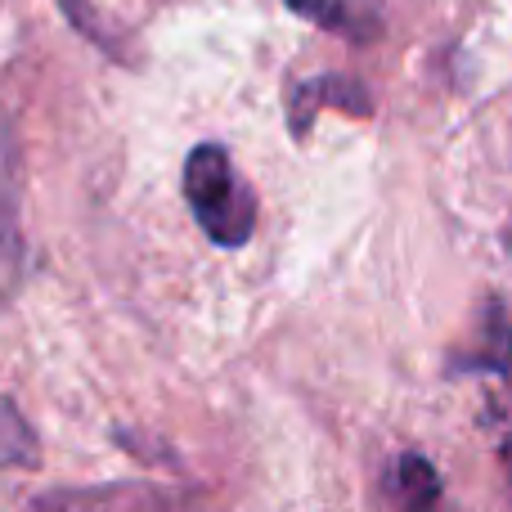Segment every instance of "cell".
<instances>
[{
  "mask_svg": "<svg viewBox=\"0 0 512 512\" xmlns=\"http://www.w3.org/2000/svg\"><path fill=\"white\" fill-rule=\"evenodd\" d=\"M185 198L216 248H243L256 230V194L225 144H198L185 158Z\"/></svg>",
  "mask_w": 512,
  "mask_h": 512,
  "instance_id": "cell-1",
  "label": "cell"
},
{
  "mask_svg": "<svg viewBox=\"0 0 512 512\" xmlns=\"http://www.w3.org/2000/svg\"><path fill=\"white\" fill-rule=\"evenodd\" d=\"M27 512H176V499L162 495L158 486L113 481V486L50 490V495H41Z\"/></svg>",
  "mask_w": 512,
  "mask_h": 512,
  "instance_id": "cell-2",
  "label": "cell"
},
{
  "mask_svg": "<svg viewBox=\"0 0 512 512\" xmlns=\"http://www.w3.org/2000/svg\"><path fill=\"white\" fill-rule=\"evenodd\" d=\"M319 108H342L351 117H369L373 113V95L364 81L342 77V72H319V77L301 81L288 99V126H292V140H306L310 126H315Z\"/></svg>",
  "mask_w": 512,
  "mask_h": 512,
  "instance_id": "cell-3",
  "label": "cell"
},
{
  "mask_svg": "<svg viewBox=\"0 0 512 512\" xmlns=\"http://www.w3.org/2000/svg\"><path fill=\"white\" fill-rule=\"evenodd\" d=\"M450 373H512V310L499 297L481 306L477 333L445 360Z\"/></svg>",
  "mask_w": 512,
  "mask_h": 512,
  "instance_id": "cell-4",
  "label": "cell"
},
{
  "mask_svg": "<svg viewBox=\"0 0 512 512\" xmlns=\"http://www.w3.org/2000/svg\"><path fill=\"white\" fill-rule=\"evenodd\" d=\"M283 5L297 18L355 45H369L382 36V0H283Z\"/></svg>",
  "mask_w": 512,
  "mask_h": 512,
  "instance_id": "cell-5",
  "label": "cell"
},
{
  "mask_svg": "<svg viewBox=\"0 0 512 512\" xmlns=\"http://www.w3.org/2000/svg\"><path fill=\"white\" fill-rule=\"evenodd\" d=\"M387 495L400 512H432L441 504L445 486H441V472L432 468V459H423L418 450H405L396 463H391Z\"/></svg>",
  "mask_w": 512,
  "mask_h": 512,
  "instance_id": "cell-6",
  "label": "cell"
},
{
  "mask_svg": "<svg viewBox=\"0 0 512 512\" xmlns=\"http://www.w3.org/2000/svg\"><path fill=\"white\" fill-rule=\"evenodd\" d=\"M59 9H63V18L72 23V32L86 36V41L95 45V50H104L113 63H140L131 32H122V27H117L113 18L95 5V0H59Z\"/></svg>",
  "mask_w": 512,
  "mask_h": 512,
  "instance_id": "cell-7",
  "label": "cell"
},
{
  "mask_svg": "<svg viewBox=\"0 0 512 512\" xmlns=\"http://www.w3.org/2000/svg\"><path fill=\"white\" fill-rule=\"evenodd\" d=\"M41 450H36V432L14 400H0V468H36Z\"/></svg>",
  "mask_w": 512,
  "mask_h": 512,
  "instance_id": "cell-8",
  "label": "cell"
},
{
  "mask_svg": "<svg viewBox=\"0 0 512 512\" xmlns=\"http://www.w3.org/2000/svg\"><path fill=\"white\" fill-rule=\"evenodd\" d=\"M504 459L512 463V414H508V436H504Z\"/></svg>",
  "mask_w": 512,
  "mask_h": 512,
  "instance_id": "cell-9",
  "label": "cell"
}]
</instances>
